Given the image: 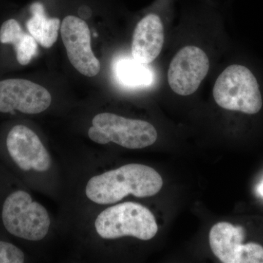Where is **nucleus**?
I'll list each match as a JSON object with an SVG mask.
<instances>
[{
  "mask_svg": "<svg viewBox=\"0 0 263 263\" xmlns=\"http://www.w3.org/2000/svg\"><path fill=\"white\" fill-rule=\"evenodd\" d=\"M257 191L259 195L263 197V180L259 183L258 186L257 188Z\"/></svg>",
  "mask_w": 263,
  "mask_h": 263,
  "instance_id": "obj_16",
  "label": "nucleus"
},
{
  "mask_svg": "<svg viewBox=\"0 0 263 263\" xmlns=\"http://www.w3.org/2000/svg\"><path fill=\"white\" fill-rule=\"evenodd\" d=\"M95 226L97 233L105 239L133 236L148 240L158 231L155 216L149 209L133 202L105 209L97 217Z\"/></svg>",
  "mask_w": 263,
  "mask_h": 263,
  "instance_id": "obj_3",
  "label": "nucleus"
},
{
  "mask_svg": "<svg viewBox=\"0 0 263 263\" xmlns=\"http://www.w3.org/2000/svg\"><path fill=\"white\" fill-rule=\"evenodd\" d=\"M210 62L205 52L195 46L180 49L170 64L167 81L176 94L189 96L198 89L206 77Z\"/></svg>",
  "mask_w": 263,
  "mask_h": 263,
  "instance_id": "obj_7",
  "label": "nucleus"
},
{
  "mask_svg": "<svg viewBox=\"0 0 263 263\" xmlns=\"http://www.w3.org/2000/svg\"><path fill=\"white\" fill-rule=\"evenodd\" d=\"M11 160L23 171H47L51 167L49 154L37 135L23 124L12 127L5 141Z\"/></svg>",
  "mask_w": 263,
  "mask_h": 263,
  "instance_id": "obj_10",
  "label": "nucleus"
},
{
  "mask_svg": "<svg viewBox=\"0 0 263 263\" xmlns=\"http://www.w3.org/2000/svg\"><path fill=\"white\" fill-rule=\"evenodd\" d=\"M245 230L221 221L212 227L209 243L213 253L223 263H263V247L255 243L243 245Z\"/></svg>",
  "mask_w": 263,
  "mask_h": 263,
  "instance_id": "obj_6",
  "label": "nucleus"
},
{
  "mask_svg": "<svg viewBox=\"0 0 263 263\" xmlns=\"http://www.w3.org/2000/svg\"><path fill=\"white\" fill-rule=\"evenodd\" d=\"M2 219L10 234L31 241L43 239L51 224L46 209L23 190L13 192L5 199Z\"/></svg>",
  "mask_w": 263,
  "mask_h": 263,
  "instance_id": "obj_5",
  "label": "nucleus"
},
{
  "mask_svg": "<svg viewBox=\"0 0 263 263\" xmlns=\"http://www.w3.org/2000/svg\"><path fill=\"white\" fill-rule=\"evenodd\" d=\"M164 41L162 19L157 13H148L138 22L135 29L132 56L137 61L148 65L160 54Z\"/></svg>",
  "mask_w": 263,
  "mask_h": 263,
  "instance_id": "obj_11",
  "label": "nucleus"
},
{
  "mask_svg": "<svg viewBox=\"0 0 263 263\" xmlns=\"http://www.w3.org/2000/svg\"><path fill=\"white\" fill-rule=\"evenodd\" d=\"M113 71L118 84L127 89H145L155 81V73L149 66L137 61L133 56L117 59Z\"/></svg>",
  "mask_w": 263,
  "mask_h": 263,
  "instance_id": "obj_12",
  "label": "nucleus"
},
{
  "mask_svg": "<svg viewBox=\"0 0 263 263\" xmlns=\"http://www.w3.org/2000/svg\"><path fill=\"white\" fill-rule=\"evenodd\" d=\"M32 17L27 21V28L37 43L43 48H50L58 38L60 20L48 18L42 3H34L30 6Z\"/></svg>",
  "mask_w": 263,
  "mask_h": 263,
  "instance_id": "obj_14",
  "label": "nucleus"
},
{
  "mask_svg": "<svg viewBox=\"0 0 263 263\" xmlns=\"http://www.w3.org/2000/svg\"><path fill=\"white\" fill-rule=\"evenodd\" d=\"M25 260L24 252L8 242L0 240V263H22Z\"/></svg>",
  "mask_w": 263,
  "mask_h": 263,
  "instance_id": "obj_15",
  "label": "nucleus"
},
{
  "mask_svg": "<svg viewBox=\"0 0 263 263\" xmlns=\"http://www.w3.org/2000/svg\"><path fill=\"white\" fill-rule=\"evenodd\" d=\"M0 42L14 46L17 61L20 65H28L37 55V41L30 34L24 32L15 19H9L2 25Z\"/></svg>",
  "mask_w": 263,
  "mask_h": 263,
  "instance_id": "obj_13",
  "label": "nucleus"
},
{
  "mask_svg": "<svg viewBox=\"0 0 263 263\" xmlns=\"http://www.w3.org/2000/svg\"><path fill=\"white\" fill-rule=\"evenodd\" d=\"M51 95L46 88L25 79L0 81V112L25 114L42 113L50 106Z\"/></svg>",
  "mask_w": 263,
  "mask_h": 263,
  "instance_id": "obj_9",
  "label": "nucleus"
},
{
  "mask_svg": "<svg viewBox=\"0 0 263 263\" xmlns=\"http://www.w3.org/2000/svg\"><path fill=\"white\" fill-rule=\"evenodd\" d=\"M61 36L67 57L80 73L94 77L100 70V61L91 46V32L84 19L67 15L62 21Z\"/></svg>",
  "mask_w": 263,
  "mask_h": 263,
  "instance_id": "obj_8",
  "label": "nucleus"
},
{
  "mask_svg": "<svg viewBox=\"0 0 263 263\" xmlns=\"http://www.w3.org/2000/svg\"><path fill=\"white\" fill-rule=\"evenodd\" d=\"M88 136L99 144L114 142L129 149L152 146L158 137L155 127L146 121L127 119L110 113L95 116Z\"/></svg>",
  "mask_w": 263,
  "mask_h": 263,
  "instance_id": "obj_4",
  "label": "nucleus"
},
{
  "mask_svg": "<svg viewBox=\"0 0 263 263\" xmlns=\"http://www.w3.org/2000/svg\"><path fill=\"white\" fill-rule=\"evenodd\" d=\"M162 185L163 180L155 169L129 164L90 179L86 195L95 203L107 205L120 201L129 194L137 197L153 196Z\"/></svg>",
  "mask_w": 263,
  "mask_h": 263,
  "instance_id": "obj_1",
  "label": "nucleus"
},
{
  "mask_svg": "<svg viewBox=\"0 0 263 263\" xmlns=\"http://www.w3.org/2000/svg\"><path fill=\"white\" fill-rule=\"evenodd\" d=\"M213 96L221 108L247 115L258 114L262 108V93L257 77L243 65L228 66L216 79Z\"/></svg>",
  "mask_w": 263,
  "mask_h": 263,
  "instance_id": "obj_2",
  "label": "nucleus"
}]
</instances>
